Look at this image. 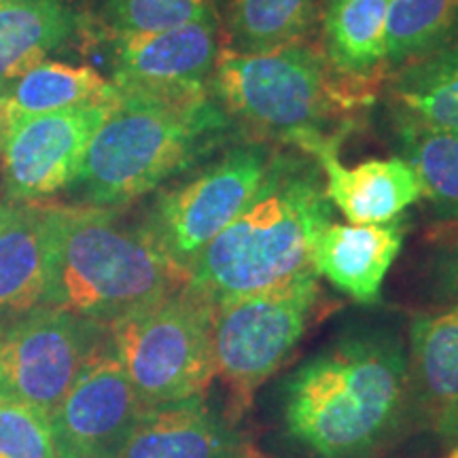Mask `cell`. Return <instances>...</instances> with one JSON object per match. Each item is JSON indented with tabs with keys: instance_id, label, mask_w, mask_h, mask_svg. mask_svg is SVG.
<instances>
[{
	"instance_id": "6da1fadb",
	"label": "cell",
	"mask_w": 458,
	"mask_h": 458,
	"mask_svg": "<svg viewBox=\"0 0 458 458\" xmlns=\"http://www.w3.org/2000/svg\"><path fill=\"white\" fill-rule=\"evenodd\" d=\"M280 418L308 458H374L411 418L403 340L388 327L337 337L286 377Z\"/></svg>"
},
{
	"instance_id": "7a4b0ae2",
	"label": "cell",
	"mask_w": 458,
	"mask_h": 458,
	"mask_svg": "<svg viewBox=\"0 0 458 458\" xmlns=\"http://www.w3.org/2000/svg\"><path fill=\"white\" fill-rule=\"evenodd\" d=\"M329 223L318 170L276 151L253 199L189 266L187 284L216 303L312 274L314 240Z\"/></svg>"
},
{
	"instance_id": "3957f363",
	"label": "cell",
	"mask_w": 458,
	"mask_h": 458,
	"mask_svg": "<svg viewBox=\"0 0 458 458\" xmlns=\"http://www.w3.org/2000/svg\"><path fill=\"white\" fill-rule=\"evenodd\" d=\"M49 250L45 308L106 327L187 284L145 229L122 225L102 206H51Z\"/></svg>"
},
{
	"instance_id": "277c9868",
	"label": "cell",
	"mask_w": 458,
	"mask_h": 458,
	"mask_svg": "<svg viewBox=\"0 0 458 458\" xmlns=\"http://www.w3.org/2000/svg\"><path fill=\"white\" fill-rule=\"evenodd\" d=\"M225 123L208 91L181 98L117 91L79 176L85 198L108 208L147 196L208 151Z\"/></svg>"
},
{
	"instance_id": "5b68a950",
	"label": "cell",
	"mask_w": 458,
	"mask_h": 458,
	"mask_svg": "<svg viewBox=\"0 0 458 458\" xmlns=\"http://www.w3.org/2000/svg\"><path fill=\"white\" fill-rule=\"evenodd\" d=\"M357 83L369 81L337 72L325 51L308 43L263 54L223 47L213 71V89L229 113L286 142L310 131L323 134L329 119L363 100L352 89Z\"/></svg>"
},
{
	"instance_id": "8992f818",
	"label": "cell",
	"mask_w": 458,
	"mask_h": 458,
	"mask_svg": "<svg viewBox=\"0 0 458 458\" xmlns=\"http://www.w3.org/2000/svg\"><path fill=\"white\" fill-rule=\"evenodd\" d=\"M213 317L215 301L182 284L108 325V342L145 405L204 394L215 377Z\"/></svg>"
},
{
	"instance_id": "52a82bcc",
	"label": "cell",
	"mask_w": 458,
	"mask_h": 458,
	"mask_svg": "<svg viewBox=\"0 0 458 458\" xmlns=\"http://www.w3.org/2000/svg\"><path fill=\"white\" fill-rule=\"evenodd\" d=\"M318 274L276 289L215 303L213 365L229 393V414L250 408L257 388L276 374L306 334L318 303Z\"/></svg>"
},
{
	"instance_id": "ba28073f",
	"label": "cell",
	"mask_w": 458,
	"mask_h": 458,
	"mask_svg": "<svg viewBox=\"0 0 458 458\" xmlns=\"http://www.w3.org/2000/svg\"><path fill=\"white\" fill-rule=\"evenodd\" d=\"M276 151L263 142L238 145L164 191L142 229L182 274L210 240L246 208Z\"/></svg>"
},
{
	"instance_id": "9c48e42d",
	"label": "cell",
	"mask_w": 458,
	"mask_h": 458,
	"mask_svg": "<svg viewBox=\"0 0 458 458\" xmlns=\"http://www.w3.org/2000/svg\"><path fill=\"white\" fill-rule=\"evenodd\" d=\"M106 335V325L55 308L4 320L0 323V394L51 416Z\"/></svg>"
},
{
	"instance_id": "30bf717a",
	"label": "cell",
	"mask_w": 458,
	"mask_h": 458,
	"mask_svg": "<svg viewBox=\"0 0 458 458\" xmlns=\"http://www.w3.org/2000/svg\"><path fill=\"white\" fill-rule=\"evenodd\" d=\"M113 102H89L15 119L0 151L7 198L37 202L79 181L89 142Z\"/></svg>"
},
{
	"instance_id": "8fae6325",
	"label": "cell",
	"mask_w": 458,
	"mask_h": 458,
	"mask_svg": "<svg viewBox=\"0 0 458 458\" xmlns=\"http://www.w3.org/2000/svg\"><path fill=\"white\" fill-rule=\"evenodd\" d=\"M145 408L106 335L51 414L57 456L114 458Z\"/></svg>"
},
{
	"instance_id": "7c38bea8",
	"label": "cell",
	"mask_w": 458,
	"mask_h": 458,
	"mask_svg": "<svg viewBox=\"0 0 458 458\" xmlns=\"http://www.w3.org/2000/svg\"><path fill=\"white\" fill-rule=\"evenodd\" d=\"M216 15L153 34H130L113 41V88L119 94H206L219 54Z\"/></svg>"
},
{
	"instance_id": "4fadbf2b",
	"label": "cell",
	"mask_w": 458,
	"mask_h": 458,
	"mask_svg": "<svg viewBox=\"0 0 458 458\" xmlns=\"http://www.w3.org/2000/svg\"><path fill=\"white\" fill-rule=\"evenodd\" d=\"M317 157L325 172V193L351 225H380L399 219L401 213L422 198L420 181L405 157L368 159L346 168L337 159L340 139L310 131L291 140Z\"/></svg>"
},
{
	"instance_id": "5bb4252c",
	"label": "cell",
	"mask_w": 458,
	"mask_h": 458,
	"mask_svg": "<svg viewBox=\"0 0 458 458\" xmlns=\"http://www.w3.org/2000/svg\"><path fill=\"white\" fill-rule=\"evenodd\" d=\"M114 458H266L204 394L147 405Z\"/></svg>"
},
{
	"instance_id": "9a60e30c",
	"label": "cell",
	"mask_w": 458,
	"mask_h": 458,
	"mask_svg": "<svg viewBox=\"0 0 458 458\" xmlns=\"http://www.w3.org/2000/svg\"><path fill=\"white\" fill-rule=\"evenodd\" d=\"M405 238L403 219L380 225H340L331 221L312 246V266L335 289L359 303L380 300L382 284Z\"/></svg>"
},
{
	"instance_id": "2e32d148",
	"label": "cell",
	"mask_w": 458,
	"mask_h": 458,
	"mask_svg": "<svg viewBox=\"0 0 458 458\" xmlns=\"http://www.w3.org/2000/svg\"><path fill=\"white\" fill-rule=\"evenodd\" d=\"M408 382L411 416L442 433L458 416V301L411 320Z\"/></svg>"
},
{
	"instance_id": "e0dca14e",
	"label": "cell",
	"mask_w": 458,
	"mask_h": 458,
	"mask_svg": "<svg viewBox=\"0 0 458 458\" xmlns=\"http://www.w3.org/2000/svg\"><path fill=\"white\" fill-rule=\"evenodd\" d=\"M51 206L17 202L0 227V323L45 308Z\"/></svg>"
},
{
	"instance_id": "ac0fdd59",
	"label": "cell",
	"mask_w": 458,
	"mask_h": 458,
	"mask_svg": "<svg viewBox=\"0 0 458 458\" xmlns=\"http://www.w3.org/2000/svg\"><path fill=\"white\" fill-rule=\"evenodd\" d=\"M79 30L68 0H0V94Z\"/></svg>"
},
{
	"instance_id": "d6986e66",
	"label": "cell",
	"mask_w": 458,
	"mask_h": 458,
	"mask_svg": "<svg viewBox=\"0 0 458 458\" xmlns=\"http://www.w3.org/2000/svg\"><path fill=\"white\" fill-rule=\"evenodd\" d=\"M391 0H337L325 9L323 49L337 72L374 81L385 64V30Z\"/></svg>"
},
{
	"instance_id": "ffe728a7",
	"label": "cell",
	"mask_w": 458,
	"mask_h": 458,
	"mask_svg": "<svg viewBox=\"0 0 458 458\" xmlns=\"http://www.w3.org/2000/svg\"><path fill=\"white\" fill-rule=\"evenodd\" d=\"M401 125L458 130V37L399 68L391 88Z\"/></svg>"
},
{
	"instance_id": "44dd1931",
	"label": "cell",
	"mask_w": 458,
	"mask_h": 458,
	"mask_svg": "<svg viewBox=\"0 0 458 458\" xmlns=\"http://www.w3.org/2000/svg\"><path fill=\"white\" fill-rule=\"evenodd\" d=\"M318 9V0H223L227 49L263 54L308 43Z\"/></svg>"
},
{
	"instance_id": "7402d4cb",
	"label": "cell",
	"mask_w": 458,
	"mask_h": 458,
	"mask_svg": "<svg viewBox=\"0 0 458 458\" xmlns=\"http://www.w3.org/2000/svg\"><path fill=\"white\" fill-rule=\"evenodd\" d=\"M11 123L32 114L54 113L89 102H113L117 89L91 66L41 62L4 91Z\"/></svg>"
},
{
	"instance_id": "603a6c76",
	"label": "cell",
	"mask_w": 458,
	"mask_h": 458,
	"mask_svg": "<svg viewBox=\"0 0 458 458\" xmlns=\"http://www.w3.org/2000/svg\"><path fill=\"white\" fill-rule=\"evenodd\" d=\"M458 37V0H391L385 64L403 68Z\"/></svg>"
},
{
	"instance_id": "cb8c5ba5",
	"label": "cell",
	"mask_w": 458,
	"mask_h": 458,
	"mask_svg": "<svg viewBox=\"0 0 458 458\" xmlns=\"http://www.w3.org/2000/svg\"><path fill=\"white\" fill-rule=\"evenodd\" d=\"M401 142L439 221L458 219V130L401 125Z\"/></svg>"
},
{
	"instance_id": "d4e9b609",
	"label": "cell",
	"mask_w": 458,
	"mask_h": 458,
	"mask_svg": "<svg viewBox=\"0 0 458 458\" xmlns=\"http://www.w3.org/2000/svg\"><path fill=\"white\" fill-rule=\"evenodd\" d=\"M213 13V3L206 0H105L98 28L106 37L117 38L172 30Z\"/></svg>"
},
{
	"instance_id": "484cf974",
	"label": "cell",
	"mask_w": 458,
	"mask_h": 458,
	"mask_svg": "<svg viewBox=\"0 0 458 458\" xmlns=\"http://www.w3.org/2000/svg\"><path fill=\"white\" fill-rule=\"evenodd\" d=\"M0 458H60L51 416L0 394Z\"/></svg>"
},
{
	"instance_id": "4316f807",
	"label": "cell",
	"mask_w": 458,
	"mask_h": 458,
	"mask_svg": "<svg viewBox=\"0 0 458 458\" xmlns=\"http://www.w3.org/2000/svg\"><path fill=\"white\" fill-rule=\"evenodd\" d=\"M435 253L431 259L433 293L444 301H458V233L431 236Z\"/></svg>"
},
{
	"instance_id": "83f0119b",
	"label": "cell",
	"mask_w": 458,
	"mask_h": 458,
	"mask_svg": "<svg viewBox=\"0 0 458 458\" xmlns=\"http://www.w3.org/2000/svg\"><path fill=\"white\" fill-rule=\"evenodd\" d=\"M11 128V114H9V100L7 96L0 94V145L4 142V136Z\"/></svg>"
},
{
	"instance_id": "f1b7e54d",
	"label": "cell",
	"mask_w": 458,
	"mask_h": 458,
	"mask_svg": "<svg viewBox=\"0 0 458 458\" xmlns=\"http://www.w3.org/2000/svg\"><path fill=\"white\" fill-rule=\"evenodd\" d=\"M17 206V202H13V199L7 198V193H0V227L7 223V219L11 216V213H13V208Z\"/></svg>"
},
{
	"instance_id": "f546056e",
	"label": "cell",
	"mask_w": 458,
	"mask_h": 458,
	"mask_svg": "<svg viewBox=\"0 0 458 458\" xmlns=\"http://www.w3.org/2000/svg\"><path fill=\"white\" fill-rule=\"evenodd\" d=\"M444 233H458V219L454 221H439L433 227L431 236H444Z\"/></svg>"
},
{
	"instance_id": "4dcf8cb0",
	"label": "cell",
	"mask_w": 458,
	"mask_h": 458,
	"mask_svg": "<svg viewBox=\"0 0 458 458\" xmlns=\"http://www.w3.org/2000/svg\"><path fill=\"white\" fill-rule=\"evenodd\" d=\"M442 435H445L448 439H454L456 445H458V416L452 418L448 425L442 428Z\"/></svg>"
},
{
	"instance_id": "1f68e13d",
	"label": "cell",
	"mask_w": 458,
	"mask_h": 458,
	"mask_svg": "<svg viewBox=\"0 0 458 458\" xmlns=\"http://www.w3.org/2000/svg\"><path fill=\"white\" fill-rule=\"evenodd\" d=\"M318 3H320V7H323V9H329L331 4L337 3V0H318Z\"/></svg>"
},
{
	"instance_id": "d6a6232c",
	"label": "cell",
	"mask_w": 458,
	"mask_h": 458,
	"mask_svg": "<svg viewBox=\"0 0 458 458\" xmlns=\"http://www.w3.org/2000/svg\"><path fill=\"white\" fill-rule=\"evenodd\" d=\"M448 458H458V445H456V448H454V450H452V452H450V456H448Z\"/></svg>"
},
{
	"instance_id": "836d02e7",
	"label": "cell",
	"mask_w": 458,
	"mask_h": 458,
	"mask_svg": "<svg viewBox=\"0 0 458 458\" xmlns=\"http://www.w3.org/2000/svg\"><path fill=\"white\" fill-rule=\"evenodd\" d=\"M206 3H213V0H206Z\"/></svg>"
},
{
	"instance_id": "e575fe53",
	"label": "cell",
	"mask_w": 458,
	"mask_h": 458,
	"mask_svg": "<svg viewBox=\"0 0 458 458\" xmlns=\"http://www.w3.org/2000/svg\"><path fill=\"white\" fill-rule=\"evenodd\" d=\"M0 151H3V145H0Z\"/></svg>"
}]
</instances>
